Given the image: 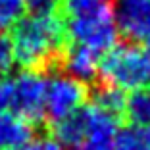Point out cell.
<instances>
[{
  "instance_id": "18",
  "label": "cell",
  "mask_w": 150,
  "mask_h": 150,
  "mask_svg": "<svg viewBox=\"0 0 150 150\" xmlns=\"http://www.w3.org/2000/svg\"><path fill=\"white\" fill-rule=\"evenodd\" d=\"M12 108V79L0 77V114Z\"/></svg>"
},
{
  "instance_id": "8",
  "label": "cell",
  "mask_w": 150,
  "mask_h": 150,
  "mask_svg": "<svg viewBox=\"0 0 150 150\" xmlns=\"http://www.w3.org/2000/svg\"><path fill=\"white\" fill-rule=\"evenodd\" d=\"M35 139V123L16 112L0 114V150H19Z\"/></svg>"
},
{
  "instance_id": "2",
  "label": "cell",
  "mask_w": 150,
  "mask_h": 150,
  "mask_svg": "<svg viewBox=\"0 0 150 150\" xmlns=\"http://www.w3.org/2000/svg\"><path fill=\"white\" fill-rule=\"evenodd\" d=\"M102 83L127 91H141L150 85V50L135 42L115 44L100 60Z\"/></svg>"
},
{
  "instance_id": "1",
  "label": "cell",
  "mask_w": 150,
  "mask_h": 150,
  "mask_svg": "<svg viewBox=\"0 0 150 150\" xmlns=\"http://www.w3.org/2000/svg\"><path fill=\"white\" fill-rule=\"evenodd\" d=\"M16 64L25 69H46L60 60L66 48V23L54 12H31L12 27Z\"/></svg>"
},
{
  "instance_id": "16",
  "label": "cell",
  "mask_w": 150,
  "mask_h": 150,
  "mask_svg": "<svg viewBox=\"0 0 150 150\" xmlns=\"http://www.w3.org/2000/svg\"><path fill=\"white\" fill-rule=\"evenodd\" d=\"M73 150H114V137H87Z\"/></svg>"
},
{
  "instance_id": "19",
  "label": "cell",
  "mask_w": 150,
  "mask_h": 150,
  "mask_svg": "<svg viewBox=\"0 0 150 150\" xmlns=\"http://www.w3.org/2000/svg\"><path fill=\"white\" fill-rule=\"evenodd\" d=\"M60 2L62 0H25L27 8H31L33 12H54Z\"/></svg>"
},
{
  "instance_id": "17",
  "label": "cell",
  "mask_w": 150,
  "mask_h": 150,
  "mask_svg": "<svg viewBox=\"0 0 150 150\" xmlns=\"http://www.w3.org/2000/svg\"><path fill=\"white\" fill-rule=\"evenodd\" d=\"M19 150H64V146L52 137H40V139H33L27 146Z\"/></svg>"
},
{
  "instance_id": "13",
  "label": "cell",
  "mask_w": 150,
  "mask_h": 150,
  "mask_svg": "<svg viewBox=\"0 0 150 150\" xmlns=\"http://www.w3.org/2000/svg\"><path fill=\"white\" fill-rule=\"evenodd\" d=\"M25 0H0V33L13 27L25 16Z\"/></svg>"
},
{
  "instance_id": "12",
  "label": "cell",
  "mask_w": 150,
  "mask_h": 150,
  "mask_svg": "<svg viewBox=\"0 0 150 150\" xmlns=\"http://www.w3.org/2000/svg\"><path fill=\"white\" fill-rule=\"evenodd\" d=\"M123 117H127L133 125H150V93L141 88L133 91L125 100Z\"/></svg>"
},
{
  "instance_id": "5",
  "label": "cell",
  "mask_w": 150,
  "mask_h": 150,
  "mask_svg": "<svg viewBox=\"0 0 150 150\" xmlns=\"http://www.w3.org/2000/svg\"><path fill=\"white\" fill-rule=\"evenodd\" d=\"M44 93H46V77L42 75V71L23 69L12 79L13 112L35 125L40 123L44 119Z\"/></svg>"
},
{
  "instance_id": "15",
  "label": "cell",
  "mask_w": 150,
  "mask_h": 150,
  "mask_svg": "<svg viewBox=\"0 0 150 150\" xmlns=\"http://www.w3.org/2000/svg\"><path fill=\"white\" fill-rule=\"evenodd\" d=\"M104 4H108V0H64V10L69 16H75V13L88 12Z\"/></svg>"
},
{
  "instance_id": "6",
  "label": "cell",
  "mask_w": 150,
  "mask_h": 150,
  "mask_svg": "<svg viewBox=\"0 0 150 150\" xmlns=\"http://www.w3.org/2000/svg\"><path fill=\"white\" fill-rule=\"evenodd\" d=\"M114 18L117 31L129 42L150 50V0H117Z\"/></svg>"
},
{
  "instance_id": "14",
  "label": "cell",
  "mask_w": 150,
  "mask_h": 150,
  "mask_svg": "<svg viewBox=\"0 0 150 150\" xmlns=\"http://www.w3.org/2000/svg\"><path fill=\"white\" fill-rule=\"evenodd\" d=\"M13 64H16V56H13L12 39L4 33H0V77L10 73Z\"/></svg>"
},
{
  "instance_id": "4",
  "label": "cell",
  "mask_w": 150,
  "mask_h": 150,
  "mask_svg": "<svg viewBox=\"0 0 150 150\" xmlns=\"http://www.w3.org/2000/svg\"><path fill=\"white\" fill-rule=\"evenodd\" d=\"M88 96V87L67 73H54L46 79L44 93V117L48 123L60 121L75 114L85 106Z\"/></svg>"
},
{
  "instance_id": "7",
  "label": "cell",
  "mask_w": 150,
  "mask_h": 150,
  "mask_svg": "<svg viewBox=\"0 0 150 150\" xmlns=\"http://www.w3.org/2000/svg\"><path fill=\"white\" fill-rule=\"evenodd\" d=\"M58 62L62 64L64 73L75 77L85 85L96 79L98 71H100V54H96L87 46H81V44H71L64 48Z\"/></svg>"
},
{
  "instance_id": "9",
  "label": "cell",
  "mask_w": 150,
  "mask_h": 150,
  "mask_svg": "<svg viewBox=\"0 0 150 150\" xmlns=\"http://www.w3.org/2000/svg\"><path fill=\"white\" fill-rule=\"evenodd\" d=\"M50 133H52L50 137L56 139L62 146H71V148H75L77 144H81L88 135L83 108L77 110L75 114L67 115V117L60 119V121L50 123Z\"/></svg>"
},
{
  "instance_id": "11",
  "label": "cell",
  "mask_w": 150,
  "mask_h": 150,
  "mask_svg": "<svg viewBox=\"0 0 150 150\" xmlns=\"http://www.w3.org/2000/svg\"><path fill=\"white\" fill-rule=\"evenodd\" d=\"M125 100H127L125 93L121 91V88H117V87H112V85L102 83V85H98V87L94 88L93 104H96L98 108H102V110L108 112V114L115 115L117 119L123 117Z\"/></svg>"
},
{
  "instance_id": "10",
  "label": "cell",
  "mask_w": 150,
  "mask_h": 150,
  "mask_svg": "<svg viewBox=\"0 0 150 150\" xmlns=\"http://www.w3.org/2000/svg\"><path fill=\"white\" fill-rule=\"evenodd\" d=\"M114 150H150V125H127L117 129Z\"/></svg>"
},
{
  "instance_id": "3",
  "label": "cell",
  "mask_w": 150,
  "mask_h": 150,
  "mask_svg": "<svg viewBox=\"0 0 150 150\" xmlns=\"http://www.w3.org/2000/svg\"><path fill=\"white\" fill-rule=\"evenodd\" d=\"M66 35L73 44L87 46L96 54H106L117 44L119 39L114 10L104 4L88 12L69 16V21L66 23Z\"/></svg>"
}]
</instances>
